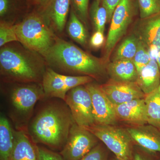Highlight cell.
<instances>
[{
	"label": "cell",
	"mask_w": 160,
	"mask_h": 160,
	"mask_svg": "<svg viewBox=\"0 0 160 160\" xmlns=\"http://www.w3.org/2000/svg\"><path fill=\"white\" fill-rule=\"evenodd\" d=\"M110 79L118 82H136L138 71L133 60L112 61L106 66Z\"/></svg>",
	"instance_id": "18"
},
{
	"label": "cell",
	"mask_w": 160,
	"mask_h": 160,
	"mask_svg": "<svg viewBox=\"0 0 160 160\" xmlns=\"http://www.w3.org/2000/svg\"><path fill=\"white\" fill-rule=\"evenodd\" d=\"M64 101L79 126L86 127L95 124L91 95L85 85L69 90Z\"/></svg>",
	"instance_id": "9"
},
{
	"label": "cell",
	"mask_w": 160,
	"mask_h": 160,
	"mask_svg": "<svg viewBox=\"0 0 160 160\" xmlns=\"http://www.w3.org/2000/svg\"><path fill=\"white\" fill-rule=\"evenodd\" d=\"M83 128L93 133L118 158L132 160L134 144L126 129L98 124Z\"/></svg>",
	"instance_id": "6"
},
{
	"label": "cell",
	"mask_w": 160,
	"mask_h": 160,
	"mask_svg": "<svg viewBox=\"0 0 160 160\" xmlns=\"http://www.w3.org/2000/svg\"><path fill=\"white\" fill-rule=\"evenodd\" d=\"M134 34L149 49L160 50V11L140 19L135 27Z\"/></svg>",
	"instance_id": "14"
},
{
	"label": "cell",
	"mask_w": 160,
	"mask_h": 160,
	"mask_svg": "<svg viewBox=\"0 0 160 160\" xmlns=\"http://www.w3.org/2000/svg\"></svg>",
	"instance_id": "38"
},
{
	"label": "cell",
	"mask_w": 160,
	"mask_h": 160,
	"mask_svg": "<svg viewBox=\"0 0 160 160\" xmlns=\"http://www.w3.org/2000/svg\"><path fill=\"white\" fill-rule=\"evenodd\" d=\"M104 33L101 31H95L90 38V46L94 49H98L102 47L105 42Z\"/></svg>",
	"instance_id": "32"
},
{
	"label": "cell",
	"mask_w": 160,
	"mask_h": 160,
	"mask_svg": "<svg viewBox=\"0 0 160 160\" xmlns=\"http://www.w3.org/2000/svg\"><path fill=\"white\" fill-rule=\"evenodd\" d=\"M93 79V78L88 76L61 74L48 67L43 76L42 84L45 98L64 101L69 90L78 86L91 83Z\"/></svg>",
	"instance_id": "8"
},
{
	"label": "cell",
	"mask_w": 160,
	"mask_h": 160,
	"mask_svg": "<svg viewBox=\"0 0 160 160\" xmlns=\"http://www.w3.org/2000/svg\"><path fill=\"white\" fill-rule=\"evenodd\" d=\"M134 144L146 150L160 153V129L149 124L126 128Z\"/></svg>",
	"instance_id": "15"
},
{
	"label": "cell",
	"mask_w": 160,
	"mask_h": 160,
	"mask_svg": "<svg viewBox=\"0 0 160 160\" xmlns=\"http://www.w3.org/2000/svg\"><path fill=\"white\" fill-rule=\"evenodd\" d=\"M38 160H64L57 152L36 144Z\"/></svg>",
	"instance_id": "31"
},
{
	"label": "cell",
	"mask_w": 160,
	"mask_h": 160,
	"mask_svg": "<svg viewBox=\"0 0 160 160\" xmlns=\"http://www.w3.org/2000/svg\"><path fill=\"white\" fill-rule=\"evenodd\" d=\"M12 0H0V17L1 19L6 17L11 11Z\"/></svg>",
	"instance_id": "34"
},
{
	"label": "cell",
	"mask_w": 160,
	"mask_h": 160,
	"mask_svg": "<svg viewBox=\"0 0 160 160\" xmlns=\"http://www.w3.org/2000/svg\"><path fill=\"white\" fill-rule=\"evenodd\" d=\"M93 133L74 123L66 145L59 154L64 160H80L98 144Z\"/></svg>",
	"instance_id": "10"
},
{
	"label": "cell",
	"mask_w": 160,
	"mask_h": 160,
	"mask_svg": "<svg viewBox=\"0 0 160 160\" xmlns=\"http://www.w3.org/2000/svg\"><path fill=\"white\" fill-rule=\"evenodd\" d=\"M133 0H121L113 11L104 49L103 60L109 61L112 50L121 38L126 34L136 13Z\"/></svg>",
	"instance_id": "7"
},
{
	"label": "cell",
	"mask_w": 160,
	"mask_h": 160,
	"mask_svg": "<svg viewBox=\"0 0 160 160\" xmlns=\"http://www.w3.org/2000/svg\"><path fill=\"white\" fill-rule=\"evenodd\" d=\"M145 100L148 124L160 129V88L146 95Z\"/></svg>",
	"instance_id": "21"
},
{
	"label": "cell",
	"mask_w": 160,
	"mask_h": 160,
	"mask_svg": "<svg viewBox=\"0 0 160 160\" xmlns=\"http://www.w3.org/2000/svg\"><path fill=\"white\" fill-rule=\"evenodd\" d=\"M24 46L7 44L0 50V73L5 82H42L46 61Z\"/></svg>",
	"instance_id": "3"
},
{
	"label": "cell",
	"mask_w": 160,
	"mask_h": 160,
	"mask_svg": "<svg viewBox=\"0 0 160 160\" xmlns=\"http://www.w3.org/2000/svg\"><path fill=\"white\" fill-rule=\"evenodd\" d=\"M91 95L95 124L116 125L118 119L114 106L100 86L90 83L85 85Z\"/></svg>",
	"instance_id": "11"
},
{
	"label": "cell",
	"mask_w": 160,
	"mask_h": 160,
	"mask_svg": "<svg viewBox=\"0 0 160 160\" xmlns=\"http://www.w3.org/2000/svg\"><path fill=\"white\" fill-rule=\"evenodd\" d=\"M139 41V39L134 34L126 38L117 49L112 61L133 60L137 51Z\"/></svg>",
	"instance_id": "23"
},
{
	"label": "cell",
	"mask_w": 160,
	"mask_h": 160,
	"mask_svg": "<svg viewBox=\"0 0 160 160\" xmlns=\"http://www.w3.org/2000/svg\"><path fill=\"white\" fill-rule=\"evenodd\" d=\"M109 160H122L118 158L115 156H114L112 158H110Z\"/></svg>",
	"instance_id": "37"
},
{
	"label": "cell",
	"mask_w": 160,
	"mask_h": 160,
	"mask_svg": "<svg viewBox=\"0 0 160 160\" xmlns=\"http://www.w3.org/2000/svg\"><path fill=\"white\" fill-rule=\"evenodd\" d=\"M14 26L18 42L26 49L42 56L54 43L56 36L40 12L28 15Z\"/></svg>",
	"instance_id": "5"
},
{
	"label": "cell",
	"mask_w": 160,
	"mask_h": 160,
	"mask_svg": "<svg viewBox=\"0 0 160 160\" xmlns=\"http://www.w3.org/2000/svg\"><path fill=\"white\" fill-rule=\"evenodd\" d=\"M136 82L146 95L159 87L160 70L156 60L151 59L138 72Z\"/></svg>",
	"instance_id": "19"
},
{
	"label": "cell",
	"mask_w": 160,
	"mask_h": 160,
	"mask_svg": "<svg viewBox=\"0 0 160 160\" xmlns=\"http://www.w3.org/2000/svg\"><path fill=\"white\" fill-rule=\"evenodd\" d=\"M157 62L158 63V66L160 70V50L158 52L157 57L156 60Z\"/></svg>",
	"instance_id": "36"
},
{
	"label": "cell",
	"mask_w": 160,
	"mask_h": 160,
	"mask_svg": "<svg viewBox=\"0 0 160 160\" xmlns=\"http://www.w3.org/2000/svg\"><path fill=\"white\" fill-rule=\"evenodd\" d=\"M71 0H49L40 13L53 32H62L66 26Z\"/></svg>",
	"instance_id": "13"
},
{
	"label": "cell",
	"mask_w": 160,
	"mask_h": 160,
	"mask_svg": "<svg viewBox=\"0 0 160 160\" xmlns=\"http://www.w3.org/2000/svg\"><path fill=\"white\" fill-rule=\"evenodd\" d=\"M75 122L65 101L49 100L33 114L26 131L32 142L53 150H62Z\"/></svg>",
	"instance_id": "1"
},
{
	"label": "cell",
	"mask_w": 160,
	"mask_h": 160,
	"mask_svg": "<svg viewBox=\"0 0 160 160\" xmlns=\"http://www.w3.org/2000/svg\"><path fill=\"white\" fill-rule=\"evenodd\" d=\"M132 160H160V153L149 151L140 146H134Z\"/></svg>",
	"instance_id": "30"
},
{
	"label": "cell",
	"mask_w": 160,
	"mask_h": 160,
	"mask_svg": "<svg viewBox=\"0 0 160 160\" xmlns=\"http://www.w3.org/2000/svg\"><path fill=\"white\" fill-rule=\"evenodd\" d=\"M14 130L3 115L0 118V160H10L14 143Z\"/></svg>",
	"instance_id": "20"
},
{
	"label": "cell",
	"mask_w": 160,
	"mask_h": 160,
	"mask_svg": "<svg viewBox=\"0 0 160 160\" xmlns=\"http://www.w3.org/2000/svg\"><path fill=\"white\" fill-rule=\"evenodd\" d=\"M109 150L103 143H99L80 160H109Z\"/></svg>",
	"instance_id": "29"
},
{
	"label": "cell",
	"mask_w": 160,
	"mask_h": 160,
	"mask_svg": "<svg viewBox=\"0 0 160 160\" xmlns=\"http://www.w3.org/2000/svg\"><path fill=\"white\" fill-rule=\"evenodd\" d=\"M14 133V146L10 160H38L36 144L27 131L16 129Z\"/></svg>",
	"instance_id": "17"
},
{
	"label": "cell",
	"mask_w": 160,
	"mask_h": 160,
	"mask_svg": "<svg viewBox=\"0 0 160 160\" xmlns=\"http://www.w3.org/2000/svg\"><path fill=\"white\" fill-rule=\"evenodd\" d=\"M140 19H144L160 11V0H137Z\"/></svg>",
	"instance_id": "26"
},
{
	"label": "cell",
	"mask_w": 160,
	"mask_h": 160,
	"mask_svg": "<svg viewBox=\"0 0 160 160\" xmlns=\"http://www.w3.org/2000/svg\"><path fill=\"white\" fill-rule=\"evenodd\" d=\"M114 106L119 120L133 126L148 124L144 98L135 99Z\"/></svg>",
	"instance_id": "16"
},
{
	"label": "cell",
	"mask_w": 160,
	"mask_h": 160,
	"mask_svg": "<svg viewBox=\"0 0 160 160\" xmlns=\"http://www.w3.org/2000/svg\"><path fill=\"white\" fill-rule=\"evenodd\" d=\"M8 94L9 116L16 129L26 131L38 101L45 98L41 83H14Z\"/></svg>",
	"instance_id": "4"
},
{
	"label": "cell",
	"mask_w": 160,
	"mask_h": 160,
	"mask_svg": "<svg viewBox=\"0 0 160 160\" xmlns=\"http://www.w3.org/2000/svg\"><path fill=\"white\" fill-rule=\"evenodd\" d=\"M100 87L114 106L144 98L146 96L136 82H118L110 79Z\"/></svg>",
	"instance_id": "12"
},
{
	"label": "cell",
	"mask_w": 160,
	"mask_h": 160,
	"mask_svg": "<svg viewBox=\"0 0 160 160\" xmlns=\"http://www.w3.org/2000/svg\"><path fill=\"white\" fill-rule=\"evenodd\" d=\"M151 60L148 47L142 41H139L138 47L133 61L139 72L143 67L146 66Z\"/></svg>",
	"instance_id": "27"
},
{
	"label": "cell",
	"mask_w": 160,
	"mask_h": 160,
	"mask_svg": "<svg viewBox=\"0 0 160 160\" xmlns=\"http://www.w3.org/2000/svg\"><path fill=\"white\" fill-rule=\"evenodd\" d=\"M121 0H101L103 6L106 8L108 12V21L110 22L116 7Z\"/></svg>",
	"instance_id": "33"
},
{
	"label": "cell",
	"mask_w": 160,
	"mask_h": 160,
	"mask_svg": "<svg viewBox=\"0 0 160 160\" xmlns=\"http://www.w3.org/2000/svg\"><path fill=\"white\" fill-rule=\"evenodd\" d=\"M19 42L14 25L1 20L0 23L1 47L13 42Z\"/></svg>",
	"instance_id": "25"
},
{
	"label": "cell",
	"mask_w": 160,
	"mask_h": 160,
	"mask_svg": "<svg viewBox=\"0 0 160 160\" xmlns=\"http://www.w3.org/2000/svg\"><path fill=\"white\" fill-rule=\"evenodd\" d=\"M67 30L69 36L75 42L82 46H86L88 37L87 32L72 8L70 10Z\"/></svg>",
	"instance_id": "22"
},
{
	"label": "cell",
	"mask_w": 160,
	"mask_h": 160,
	"mask_svg": "<svg viewBox=\"0 0 160 160\" xmlns=\"http://www.w3.org/2000/svg\"><path fill=\"white\" fill-rule=\"evenodd\" d=\"M32 4L42 8L49 0H29Z\"/></svg>",
	"instance_id": "35"
},
{
	"label": "cell",
	"mask_w": 160,
	"mask_h": 160,
	"mask_svg": "<svg viewBox=\"0 0 160 160\" xmlns=\"http://www.w3.org/2000/svg\"><path fill=\"white\" fill-rule=\"evenodd\" d=\"M42 57L54 70L88 76L93 79L102 76L106 67L103 59L57 36L52 46Z\"/></svg>",
	"instance_id": "2"
},
{
	"label": "cell",
	"mask_w": 160,
	"mask_h": 160,
	"mask_svg": "<svg viewBox=\"0 0 160 160\" xmlns=\"http://www.w3.org/2000/svg\"><path fill=\"white\" fill-rule=\"evenodd\" d=\"M89 0H71L72 8L80 20L86 25L88 23Z\"/></svg>",
	"instance_id": "28"
},
{
	"label": "cell",
	"mask_w": 160,
	"mask_h": 160,
	"mask_svg": "<svg viewBox=\"0 0 160 160\" xmlns=\"http://www.w3.org/2000/svg\"><path fill=\"white\" fill-rule=\"evenodd\" d=\"M89 14L95 30L104 33L105 25L108 21V12L101 0H94L92 4Z\"/></svg>",
	"instance_id": "24"
}]
</instances>
